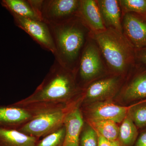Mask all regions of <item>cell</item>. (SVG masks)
Wrapping results in <instances>:
<instances>
[{"instance_id":"cell-13","label":"cell","mask_w":146,"mask_h":146,"mask_svg":"<svg viewBox=\"0 0 146 146\" xmlns=\"http://www.w3.org/2000/svg\"><path fill=\"white\" fill-rule=\"evenodd\" d=\"M78 16L91 33L101 32L106 29L96 0H80Z\"/></svg>"},{"instance_id":"cell-6","label":"cell","mask_w":146,"mask_h":146,"mask_svg":"<svg viewBox=\"0 0 146 146\" xmlns=\"http://www.w3.org/2000/svg\"><path fill=\"white\" fill-rule=\"evenodd\" d=\"M126 78L122 76L110 74L93 82L84 89L81 104L110 101L117 96Z\"/></svg>"},{"instance_id":"cell-2","label":"cell","mask_w":146,"mask_h":146,"mask_svg":"<svg viewBox=\"0 0 146 146\" xmlns=\"http://www.w3.org/2000/svg\"><path fill=\"white\" fill-rule=\"evenodd\" d=\"M55 48V60L74 73L90 31L78 16L57 24H48Z\"/></svg>"},{"instance_id":"cell-7","label":"cell","mask_w":146,"mask_h":146,"mask_svg":"<svg viewBox=\"0 0 146 146\" xmlns=\"http://www.w3.org/2000/svg\"><path fill=\"white\" fill-rule=\"evenodd\" d=\"M84 121L105 120L121 123L127 115L129 106H122L111 101L80 104Z\"/></svg>"},{"instance_id":"cell-23","label":"cell","mask_w":146,"mask_h":146,"mask_svg":"<svg viewBox=\"0 0 146 146\" xmlns=\"http://www.w3.org/2000/svg\"><path fill=\"white\" fill-rule=\"evenodd\" d=\"M65 128L64 125L59 129L39 140L36 146H63Z\"/></svg>"},{"instance_id":"cell-1","label":"cell","mask_w":146,"mask_h":146,"mask_svg":"<svg viewBox=\"0 0 146 146\" xmlns=\"http://www.w3.org/2000/svg\"><path fill=\"white\" fill-rule=\"evenodd\" d=\"M83 90L78 85L74 73L55 60L48 73L33 93L11 104L26 108L39 115L81 99Z\"/></svg>"},{"instance_id":"cell-4","label":"cell","mask_w":146,"mask_h":146,"mask_svg":"<svg viewBox=\"0 0 146 146\" xmlns=\"http://www.w3.org/2000/svg\"><path fill=\"white\" fill-rule=\"evenodd\" d=\"M74 74L78 85L83 90L93 82L111 74L99 48L91 35L82 53Z\"/></svg>"},{"instance_id":"cell-21","label":"cell","mask_w":146,"mask_h":146,"mask_svg":"<svg viewBox=\"0 0 146 146\" xmlns=\"http://www.w3.org/2000/svg\"><path fill=\"white\" fill-rule=\"evenodd\" d=\"M122 16L133 13L146 16V0H119Z\"/></svg>"},{"instance_id":"cell-24","label":"cell","mask_w":146,"mask_h":146,"mask_svg":"<svg viewBox=\"0 0 146 146\" xmlns=\"http://www.w3.org/2000/svg\"><path fill=\"white\" fill-rule=\"evenodd\" d=\"M136 63L146 67V48L135 50Z\"/></svg>"},{"instance_id":"cell-3","label":"cell","mask_w":146,"mask_h":146,"mask_svg":"<svg viewBox=\"0 0 146 146\" xmlns=\"http://www.w3.org/2000/svg\"><path fill=\"white\" fill-rule=\"evenodd\" d=\"M90 35L99 48L110 74L126 78L136 65V52L122 32L106 29Z\"/></svg>"},{"instance_id":"cell-20","label":"cell","mask_w":146,"mask_h":146,"mask_svg":"<svg viewBox=\"0 0 146 146\" xmlns=\"http://www.w3.org/2000/svg\"><path fill=\"white\" fill-rule=\"evenodd\" d=\"M128 114L137 128H146V100L130 106Z\"/></svg>"},{"instance_id":"cell-8","label":"cell","mask_w":146,"mask_h":146,"mask_svg":"<svg viewBox=\"0 0 146 146\" xmlns=\"http://www.w3.org/2000/svg\"><path fill=\"white\" fill-rule=\"evenodd\" d=\"M80 0H43L41 18L48 24H57L78 16Z\"/></svg>"},{"instance_id":"cell-19","label":"cell","mask_w":146,"mask_h":146,"mask_svg":"<svg viewBox=\"0 0 146 146\" xmlns=\"http://www.w3.org/2000/svg\"><path fill=\"white\" fill-rule=\"evenodd\" d=\"M92 127L97 133L106 140L117 141L119 127L117 123L110 120H87L84 121Z\"/></svg>"},{"instance_id":"cell-18","label":"cell","mask_w":146,"mask_h":146,"mask_svg":"<svg viewBox=\"0 0 146 146\" xmlns=\"http://www.w3.org/2000/svg\"><path fill=\"white\" fill-rule=\"evenodd\" d=\"M138 136V129L127 113L119 127L117 139L119 146H133Z\"/></svg>"},{"instance_id":"cell-25","label":"cell","mask_w":146,"mask_h":146,"mask_svg":"<svg viewBox=\"0 0 146 146\" xmlns=\"http://www.w3.org/2000/svg\"><path fill=\"white\" fill-rule=\"evenodd\" d=\"M99 137L98 146H119L118 141H111L106 140L98 133Z\"/></svg>"},{"instance_id":"cell-11","label":"cell","mask_w":146,"mask_h":146,"mask_svg":"<svg viewBox=\"0 0 146 146\" xmlns=\"http://www.w3.org/2000/svg\"><path fill=\"white\" fill-rule=\"evenodd\" d=\"M37 115L26 108L12 104L0 106V128L18 130Z\"/></svg>"},{"instance_id":"cell-16","label":"cell","mask_w":146,"mask_h":146,"mask_svg":"<svg viewBox=\"0 0 146 146\" xmlns=\"http://www.w3.org/2000/svg\"><path fill=\"white\" fill-rule=\"evenodd\" d=\"M39 139L16 129L0 128V146H36Z\"/></svg>"},{"instance_id":"cell-9","label":"cell","mask_w":146,"mask_h":146,"mask_svg":"<svg viewBox=\"0 0 146 146\" xmlns=\"http://www.w3.org/2000/svg\"><path fill=\"white\" fill-rule=\"evenodd\" d=\"M12 15L17 26L28 33L42 48L54 54V43L48 24L42 21Z\"/></svg>"},{"instance_id":"cell-5","label":"cell","mask_w":146,"mask_h":146,"mask_svg":"<svg viewBox=\"0 0 146 146\" xmlns=\"http://www.w3.org/2000/svg\"><path fill=\"white\" fill-rule=\"evenodd\" d=\"M82 98L65 107L48 110L37 115L18 130L29 136L40 139L64 125L66 117L72 110L80 105Z\"/></svg>"},{"instance_id":"cell-14","label":"cell","mask_w":146,"mask_h":146,"mask_svg":"<svg viewBox=\"0 0 146 146\" xmlns=\"http://www.w3.org/2000/svg\"><path fill=\"white\" fill-rule=\"evenodd\" d=\"M77 106L66 117L64 125L65 128L63 146H79V138L84 120L80 108Z\"/></svg>"},{"instance_id":"cell-26","label":"cell","mask_w":146,"mask_h":146,"mask_svg":"<svg viewBox=\"0 0 146 146\" xmlns=\"http://www.w3.org/2000/svg\"><path fill=\"white\" fill-rule=\"evenodd\" d=\"M133 146H146V129L138 134Z\"/></svg>"},{"instance_id":"cell-15","label":"cell","mask_w":146,"mask_h":146,"mask_svg":"<svg viewBox=\"0 0 146 146\" xmlns=\"http://www.w3.org/2000/svg\"><path fill=\"white\" fill-rule=\"evenodd\" d=\"M100 13L106 29L122 32L121 8L117 0H96Z\"/></svg>"},{"instance_id":"cell-22","label":"cell","mask_w":146,"mask_h":146,"mask_svg":"<svg viewBox=\"0 0 146 146\" xmlns=\"http://www.w3.org/2000/svg\"><path fill=\"white\" fill-rule=\"evenodd\" d=\"M99 137L97 131L84 121L79 138V146H98Z\"/></svg>"},{"instance_id":"cell-17","label":"cell","mask_w":146,"mask_h":146,"mask_svg":"<svg viewBox=\"0 0 146 146\" xmlns=\"http://www.w3.org/2000/svg\"><path fill=\"white\" fill-rule=\"evenodd\" d=\"M1 3L2 5L7 9L11 15H17L32 20L42 21L28 1L3 0Z\"/></svg>"},{"instance_id":"cell-12","label":"cell","mask_w":146,"mask_h":146,"mask_svg":"<svg viewBox=\"0 0 146 146\" xmlns=\"http://www.w3.org/2000/svg\"><path fill=\"white\" fill-rule=\"evenodd\" d=\"M140 70L128 80H125L117 96L124 102L146 99V69Z\"/></svg>"},{"instance_id":"cell-10","label":"cell","mask_w":146,"mask_h":146,"mask_svg":"<svg viewBox=\"0 0 146 146\" xmlns=\"http://www.w3.org/2000/svg\"><path fill=\"white\" fill-rule=\"evenodd\" d=\"M122 33L135 50L146 48V16L128 13L122 16Z\"/></svg>"}]
</instances>
